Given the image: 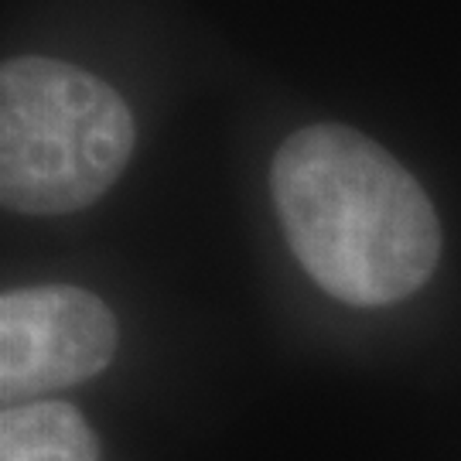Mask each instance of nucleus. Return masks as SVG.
<instances>
[{"instance_id":"obj_3","label":"nucleus","mask_w":461,"mask_h":461,"mask_svg":"<svg viewBox=\"0 0 461 461\" xmlns=\"http://www.w3.org/2000/svg\"><path fill=\"white\" fill-rule=\"evenodd\" d=\"M120 346L113 312L72 284L14 287L0 297V396L7 407L93 379Z\"/></svg>"},{"instance_id":"obj_2","label":"nucleus","mask_w":461,"mask_h":461,"mask_svg":"<svg viewBox=\"0 0 461 461\" xmlns=\"http://www.w3.org/2000/svg\"><path fill=\"white\" fill-rule=\"evenodd\" d=\"M133 154V116L93 72L21 55L0 68V198L24 215L93 205Z\"/></svg>"},{"instance_id":"obj_1","label":"nucleus","mask_w":461,"mask_h":461,"mask_svg":"<svg viewBox=\"0 0 461 461\" xmlns=\"http://www.w3.org/2000/svg\"><path fill=\"white\" fill-rule=\"evenodd\" d=\"M270 192L297 264L346 304H396L420 291L441 260V222L428 192L352 127L291 133L274 154Z\"/></svg>"},{"instance_id":"obj_4","label":"nucleus","mask_w":461,"mask_h":461,"mask_svg":"<svg viewBox=\"0 0 461 461\" xmlns=\"http://www.w3.org/2000/svg\"><path fill=\"white\" fill-rule=\"evenodd\" d=\"M0 461H99V441L76 407L32 400L0 413Z\"/></svg>"}]
</instances>
